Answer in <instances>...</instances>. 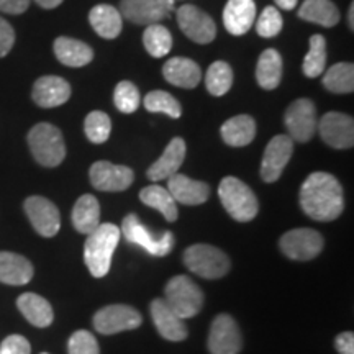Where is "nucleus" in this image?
Wrapping results in <instances>:
<instances>
[{
    "label": "nucleus",
    "instance_id": "31",
    "mask_svg": "<svg viewBox=\"0 0 354 354\" xmlns=\"http://www.w3.org/2000/svg\"><path fill=\"white\" fill-rule=\"evenodd\" d=\"M256 79L264 91H272L281 84L282 57L276 50L269 48L261 53L258 66H256Z\"/></svg>",
    "mask_w": 354,
    "mask_h": 354
},
{
    "label": "nucleus",
    "instance_id": "43",
    "mask_svg": "<svg viewBox=\"0 0 354 354\" xmlns=\"http://www.w3.org/2000/svg\"><path fill=\"white\" fill-rule=\"evenodd\" d=\"M15 43V32L7 20L0 17V57L7 56Z\"/></svg>",
    "mask_w": 354,
    "mask_h": 354
},
{
    "label": "nucleus",
    "instance_id": "5",
    "mask_svg": "<svg viewBox=\"0 0 354 354\" xmlns=\"http://www.w3.org/2000/svg\"><path fill=\"white\" fill-rule=\"evenodd\" d=\"M184 264L190 272L203 279H221L232 268L228 256L210 245L189 246L184 253Z\"/></svg>",
    "mask_w": 354,
    "mask_h": 354
},
{
    "label": "nucleus",
    "instance_id": "2",
    "mask_svg": "<svg viewBox=\"0 0 354 354\" xmlns=\"http://www.w3.org/2000/svg\"><path fill=\"white\" fill-rule=\"evenodd\" d=\"M120 236V228L113 223H100L94 232L87 234L84 243V261L92 276L97 279L107 276Z\"/></svg>",
    "mask_w": 354,
    "mask_h": 354
},
{
    "label": "nucleus",
    "instance_id": "3",
    "mask_svg": "<svg viewBox=\"0 0 354 354\" xmlns=\"http://www.w3.org/2000/svg\"><path fill=\"white\" fill-rule=\"evenodd\" d=\"M218 196L227 214L236 221L246 223L258 215L259 203L254 192L236 177L230 176L221 180Z\"/></svg>",
    "mask_w": 354,
    "mask_h": 354
},
{
    "label": "nucleus",
    "instance_id": "15",
    "mask_svg": "<svg viewBox=\"0 0 354 354\" xmlns=\"http://www.w3.org/2000/svg\"><path fill=\"white\" fill-rule=\"evenodd\" d=\"M322 140L335 149H348L354 145V122L346 113L328 112L318 122Z\"/></svg>",
    "mask_w": 354,
    "mask_h": 354
},
{
    "label": "nucleus",
    "instance_id": "13",
    "mask_svg": "<svg viewBox=\"0 0 354 354\" xmlns=\"http://www.w3.org/2000/svg\"><path fill=\"white\" fill-rule=\"evenodd\" d=\"M24 209L35 232L44 238L56 236L61 228V215L55 203L44 197L32 196L25 201Z\"/></svg>",
    "mask_w": 354,
    "mask_h": 354
},
{
    "label": "nucleus",
    "instance_id": "30",
    "mask_svg": "<svg viewBox=\"0 0 354 354\" xmlns=\"http://www.w3.org/2000/svg\"><path fill=\"white\" fill-rule=\"evenodd\" d=\"M299 17L325 28H331L339 21V12L331 0H305L299 8Z\"/></svg>",
    "mask_w": 354,
    "mask_h": 354
},
{
    "label": "nucleus",
    "instance_id": "39",
    "mask_svg": "<svg viewBox=\"0 0 354 354\" xmlns=\"http://www.w3.org/2000/svg\"><path fill=\"white\" fill-rule=\"evenodd\" d=\"M113 102H115V107L120 110L122 113L136 112L141 104L138 87L130 81L118 82V86L115 87V92H113Z\"/></svg>",
    "mask_w": 354,
    "mask_h": 354
},
{
    "label": "nucleus",
    "instance_id": "24",
    "mask_svg": "<svg viewBox=\"0 0 354 354\" xmlns=\"http://www.w3.org/2000/svg\"><path fill=\"white\" fill-rule=\"evenodd\" d=\"M33 264L25 256L0 251V282L8 286H25L33 279Z\"/></svg>",
    "mask_w": 354,
    "mask_h": 354
},
{
    "label": "nucleus",
    "instance_id": "36",
    "mask_svg": "<svg viewBox=\"0 0 354 354\" xmlns=\"http://www.w3.org/2000/svg\"><path fill=\"white\" fill-rule=\"evenodd\" d=\"M143 43L146 51L153 57H165L172 48V37L166 26L154 24L145 30Z\"/></svg>",
    "mask_w": 354,
    "mask_h": 354
},
{
    "label": "nucleus",
    "instance_id": "33",
    "mask_svg": "<svg viewBox=\"0 0 354 354\" xmlns=\"http://www.w3.org/2000/svg\"><path fill=\"white\" fill-rule=\"evenodd\" d=\"M323 86L333 94H351L354 91V66L351 63L333 64L323 76Z\"/></svg>",
    "mask_w": 354,
    "mask_h": 354
},
{
    "label": "nucleus",
    "instance_id": "11",
    "mask_svg": "<svg viewBox=\"0 0 354 354\" xmlns=\"http://www.w3.org/2000/svg\"><path fill=\"white\" fill-rule=\"evenodd\" d=\"M177 24L185 37L194 43L209 44L216 37V25L209 13H205L196 6H185L177 8Z\"/></svg>",
    "mask_w": 354,
    "mask_h": 354
},
{
    "label": "nucleus",
    "instance_id": "32",
    "mask_svg": "<svg viewBox=\"0 0 354 354\" xmlns=\"http://www.w3.org/2000/svg\"><path fill=\"white\" fill-rule=\"evenodd\" d=\"M140 198L145 205L151 207V209L158 210L159 214L167 221H176L179 218V210H177V203L172 196L169 194V190L161 187V185H148L140 192Z\"/></svg>",
    "mask_w": 354,
    "mask_h": 354
},
{
    "label": "nucleus",
    "instance_id": "42",
    "mask_svg": "<svg viewBox=\"0 0 354 354\" xmlns=\"http://www.w3.org/2000/svg\"><path fill=\"white\" fill-rule=\"evenodd\" d=\"M0 354H32V346L25 336L10 335L0 344Z\"/></svg>",
    "mask_w": 354,
    "mask_h": 354
},
{
    "label": "nucleus",
    "instance_id": "41",
    "mask_svg": "<svg viewBox=\"0 0 354 354\" xmlns=\"http://www.w3.org/2000/svg\"><path fill=\"white\" fill-rule=\"evenodd\" d=\"M68 351L69 354H100V348L91 331L77 330L69 338Z\"/></svg>",
    "mask_w": 354,
    "mask_h": 354
},
{
    "label": "nucleus",
    "instance_id": "23",
    "mask_svg": "<svg viewBox=\"0 0 354 354\" xmlns=\"http://www.w3.org/2000/svg\"><path fill=\"white\" fill-rule=\"evenodd\" d=\"M162 76L169 84L183 88H194L202 81V71L189 57H172L162 66Z\"/></svg>",
    "mask_w": 354,
    "mask_h": 354
},
{
    "label": "nucleus",
    "instance_id": "22",
    "mask_svg": "<svg viewBox=\"0 0 354 354\" xmlns=\"http://www.w3.org/2000/svg\"><path fill=\"white\" fill-rule=\"evenodd\" d=\"M185 141L183 138H172L171 143L167 145L165 153L161 154V158L158 159L154 165L149 166V169L146 174H148L149 179L153 183H159V180L169 179L172 174H176L177 171L183 166L185 159Z\"/></svg>",
    "mask_w": 354,
    "mask_h": 354
},
{
    "label": "nucleus",
    "instance_id": "26",
    "mask_svg": "<svg viewBox=\"0 0 354 354\" xmlns=\"http://www.w3.org/2000/svg\"><path fill=\"white\" fill-rule=\"evenodd\" d=\"M55 55L61 64L69 68H82L94 59V50L88 44L68 37L56 38Z\"/></svg>",
    "mask_w": 354,
    "mask_h": 354
},
{
    "label": "nucleus",
    "instance_id": "18",
    "mask_svg": "<svg viewBox=\"0 0 354 354\" xmlns=\"http://www.w3.org/2000/svg\"><path fill=\"white\" fill-rule=\"evenodd\" d=\"M151 318L159 335L167 342H184L187 338L189 330L183 318L166 304L165 299H154L149 307Z\"/></svg>",
    "mask_w": 354,
    "mask_h": 354
},
{
    "label": "nucleus",
    "instance_id": "12",
    "mask_svg": "<svg viewBox=\"0 0 354 354\" xmlns=\"http://www.w3.org/2000/svg\"><path fill=\"white\" fill-rule=\"evenodd\" d=\"M243 338L238 323L228 313H221L212 322L209 333V351L212 354H238Z\"/></svg>",
    "mask_w": 354,
    "mask_h": 354
},
{
    "label": "nucleus",
    "instance_id": "17",
    "mask_svg": "<svg viewBox=\"0 0 354 354\" xmlns=\"http://www.w3.org/2000/svg\"><path fill=\"white\" fill-rule=\"evenodd\" d=\"M171 0H122L120 15L135 25H154L169 17Z\"/></svg>",
    "mask_w": 354,
    "mask_h": 354
},
{
    "label": "nucleus",
    "instance_id": "45",
    "mask_svg": "<svg viewBox=\"0 0 354 354\" xmlns=\"http://www.w3.org/2000/svg\"><path fill=\"white\" fill-rule=\"evenodd\" d=\"M335 346L339 354H354V335L351 331H344L335 339Z\"/></svg>",
    "mask_w": 354,
    "mask_h": 354
},
{
    "label": "nucleus",
    "instance_id": "20",
    "mask_svg": "<svg viewBox=\"0 0 354 354\" xmlns=\"http://www.w3.org/2000/svg\"><path fill=\"white\" fill-rule=\"evenodd\" d=\"M167 190L176 202L184 203V205H201L210 197L209 184L194 180L179 172L167 179Z\"/></svg>",
    "mask_w": 354,
    "mask_h": 354
},
{
    "label": "nucleus",
    "instance_id": "1",
    "mask_svg": "<svg viewBox=\"0 0 354 354\" xmlns=\"http://www.w3.org/2000/svg\"><path fill=\"white\" fill-rule=\"evenodd\" d=\"M300 207L304 214L317 221H333L343 214V187L328 172H313L300 189Z\"/></svg>",
    "mask_w": 354,
    "mask_h": 354
},
{
    "label": "nucleus",
    "instance_id": "34",
    "mask_svg": "<svg viewBox=\"0 0 354 354\" xmlns=\"http://www.w3.org/2000/svg\"><path fill=\"white\" fill-rule=\"evenodd\" d=\"M325 64H326L325 37H322V35H313V37L310 38L308 53L307 56H305L304 64H302L304 74L310 79L320 77L323 71H325Z\"/></svg>",
    "mask_w": 354,
    "mask_h": 354
},
{
    "label": "nucleus",
    "instance_id": "38",
    "mask_svg": "<svg viewBox=\"0 0 354 354\" xmlns=\"http://www.w3.org/2000/svg\"><path fill=\"white\" fill-rule=\"evenodd\" d=\"M84 131H86L87 140L94 145H102L109 140L110 131H112V122L105 112H91L84 122Z\"/></svg>",
    "mask_w": 354,
    "mask_h": 354
},
{
    "label": "nucleus",
    "instance_id": "47",
    "mask_svg": "<svg viewBox=\"0 0 354 354\" xmlns=\"http://www.w3.org/2000/svg\"><path fill=\"white\" fill-rule=\"evenodd\" d=\"M35 2H37L39 7L48 8V10H50V8L59 7L61 3H63V0H35Z\"/></svg>",
    "mask_w": 354,
    "mask_h": 354
},
{
    "label": "nucleus",
    "instance_id": "6",
    "mask_svg": "<svg viewBox=\"0 0 354 354\" xmlns=\"http://www.w3.org/2000/svg\"><path fill=\"white\" fill-rule=\"evenodd\" d=\"M166 304L183 320L198 315L203 307V292L189 276H176L166 284Z\"/></svg>",
    "mask_w": 354,
    "mask_h": 354
},
{
    "label": "nucleus",
    "instance_id": "14",
    "mask_svg": "<svg viewBox=\"0 0 354 354\" xmlns=\"http://www.w3.org/2000/svg\"><path fill=\"white\" fill-rule=\"evenodd\" d=\"M294 153V141L287 135H277L266 146L261 161V177L264 183L272 184L284 172Z\"/></svg>",
    "mask_w": 354,
    "mask_h": 354
},
{
    "label": "nucleus",
    "instance_id": "7",
    "mask_svg": "<svg viewBox=\"0 0 354 354\" xmlns=\"http://www.w3.org/2000/svg\"><path fill=\"white\" fill-rule=\"evenodd\" d=\"M120 232L128 243L143 248L146 253L158 256V258L167 256L174 248V234L171 232L154 234L141 223L138 215L135 214L127 215L123 218Z\"/></svg>",
    "mask_w": 354,
    "mask_h": 354
},
{
    "label": "nucleus",
    "instance_id": "49",
    "mask_svg": "<svg viewBox=\"0 0 354 354\" xmlns=\"http://www.w3.org/2000/svg\"><path fill=\"white\" fill-rule=\"evenodd\" d=\"M41 354H48V353H41Z\"/></svg>",
    "mask_w": 354,
    "mask_h": 354
},
{
    "label": "nucleus",
    "instance_id": "37",
    "mask_svg": "<svg viewBox=\"0 0 354 354\" xmlns=\"http://www.w3.org/2000/svg\"><path fill=\"white\" fill-rule=\"evenodd\" d=\"M145 109L151 113H165L171 118H179L183 115V109L177 102L176 97H172L169 92L165 91H151L145 97L143 102Z\"/></svg>",
    "mask_w": 354,
    "mask_h": 354
},
{
    "label": "nucleus",
    "instance_id": "27",
    "mask_svg": "<svg viewBox=\"0 0 354 354\" xmlns=\"http://www.w3.org/2000/svg\"><path fill=\"white\" fill-rule=\"evenodd\" d=\"M88 21L100 38L115 39L122 33L123 19L120 12L112 6H107V3H100V6L92 8L88 13Z\"/></svg>",
    "mask_w": 354,
    "mask_h": 354
},
{
    "label": "nucleus",
    "instance_id": "4",
    "mask_svg": "<svg viewBox=\"0 0 354 354\" xmlns=\"http://www.w3.org/2000/svg\"><path fill=\"white\" fill-rule=\"evenodd\" d=\"M28 146L37 162L44 167L59 166L66 158L63 133L51 123L35 125L28 133Z\"/></svg>",
    "mask_w": 354,
    "mask_h": 354
},
{
    "label": "nucleus",
    "instance_id": "8",
    "mask_svg": "<svg viewBox=\"0 0 354 354\" xmlns=\"http://www.w3.org/2000/svg\"><path fill=\"white\" fill-rule=\"evenodd\" d=\"M284 123L289 138L297 143H307L317 133L318 120L315 104L308 99H297L287 107Z\"/></svg>",
    "mask_w": 354,
    "mask_h": 354
},
{
    "label": "nucleus",
    "instance_id": "29",
    "mask_svg": "<svg viewBox=\"0 0 354 354\" xmlns=\"http://www.w3.org/2000/svg\"><path fill=\"white\" fill-rule=\"evenodd\" d=\"M73 225L79 233L91 234L100 225V205L99 201L91 194L77 198L73 209Z\"/></svg>",
    "mask_w": 354,
    "mask_h": 354
},
{
    "label": "nucleus",
    "instance_id": "40",
    "mask_svg": "<svg viewBox=\"0 0 354 354\" xmlns=\"http://www.w3.org/2000/svg\"><path fill=\"white\" fill-rule=\"evenodd\" d=\"M282 25L284 21H282L281 12L276 7H266L256 24V32L261 38H274L281 33Z\"/></svg>",
    "mask_w": 354,
    "mask_h": 354
},
{
    "label": "nucleus",
    "instance_id": "10",
    "mask_svg": "<svg viewBox=\"0 0 354 354\" xmlns=\"http://www.w3.org/2000/svg\"><path fill=\"white\" fill-rule=\"evenodd\" d=\"M279 246L289 259L310 261L322 253L323 236L312 228L290 230L281 238Z\"/></svg>",
    "mask_w": 354,
    "mask_h": 354
},
{
    "label": "nucleus",
    "instance_id": "48",
    "mask_svg": "<svg viewBox=\"0 0 354 354\" xmlns=\"http://www.w3.org/2000/svg\"><path fill=\"white\" fill-rule=\"evenodd\" d=\"M348 24H349V30H354V3L349 6V12H348Z\"/></svg>",
    "mask_w": 354,
    "mask_h": 354
},
{
    "label": "nucleus",
    "instance_id": "35",
    "mask_svg": "<svg viewBox=\"0 0 354 354\" xmlns=\"http://www.w3.org/2000/svg\"><path fill=\"white\" fill-rule=\"evenodd\" d=\"M205 86L207 91L215 97L227 94L233 86V71L230 68V64L225 63V61L212 63L205 74Z\"/></svg>",
    "mask_w": 354,
    "mask_h": 354
},
{
    "label": "nucleus",
    "instance_id": "25",
    "mask_svg": "<svg viewBox=\"0 0 354 354\" xmlns=\"http://www.w3.org/2000/svg\"><path fill=\"white\" fill-rule=\"evenodd\" d=\"M17 307L21 315L38 328H46L55 320V312H53L50 302L38 294H32V292L21 294L17 299Z\"/></svg>",
    "mask_w": 354,
    "mask_h": 354
},
{
    "label": "nucleus",
    "instance_id": "16",
    "mask_svg": "<svg viewBox=\"0 0 354 354\" xmlns=\"http://www.w3.org/2000/svg\"><path fill=\"white\" fill-rule=\"evenodd\" d=\"M91 184L102 192H122L133 184L135 174L130 167L112 165L109 161H97L88 171Z\"/></svg>",
    "mask_w": 354,
    "mask_h": 354
},
{
    "label": "nucleus",
    "instance_id": "46",
    "mask_svg": "<svg viewBox=\"0 0 354 354\" xmlns=\"http://www.w3.org/2000/svg\"><path fill=\"white\" fill-rule=\"evenodd\" d=\"M274 2H276V6L279 8H282V10H294L299 0H274Z\"/></svg>",
    "mask_w": 354,
    "mask_h": 354
},
{
    "label": "nucleus",
    "instance_id": "9",
    "mask_svg": "<svg viewBox=\"0 0 354 354\" xmlns=\"http://www.w3.org/2000/svg\"><path fill=\"white\" fill-rule=\"evenodd\" d=\"M143 322L141 313L130 305H107L94 315V326L102 335H117L138 328Z\"/></svg>",
    "mask_w": 354,
    "mask_h": 354
},
{
    "label": "nucleus",
    "instance_id": "28",
    "mask_svg": "<svg viewBox=\"0 0 354 354\" xmlns=\"http://www.w3.org/2000/svg\"><path fill=\"white\" fill-rule=\"evenodd\" d=\"M221 138L228 146L243 148L248 146L256 136V122L250 115H236L221 125Z\"/></svg>",
    "mask_w": 354,
    "mask_h": 354
},
{
    "label": "nucleus",
    "instance_id": "44",
    "mask_svg": "<svg viewBox=\"0 0 354 354\" xmlns=\"http://www.w3.org/2000/svg\"><path fill=\"white\" fill-rule=\"evenodd\" d=\"M30 7V0H0V12L20 15Z\"/></svg>",
    "mask_w": 354,
    "mask_h": 354
},
{
    "label": "nucleus",
    "instance_id": "19",
    "mask_svg": "<svg viewBox=\"0 0 354 354\" xmlns=\"http://www.w3.org/2000/svg\"><path fill=\"white\" fill-rule=\"evenodd\" d=\"M32 97L38 107L55 109L69 100L71 86L63 77L43 76L33 84Z\"/></svg>",
    "mask_w": 354,
    "mask_h": 354
},
{
    "label": "nucleus",
    "instance_id": "21",
    "mask_svg": "<svg viewBox=\"0 0 354 354\" xmlns=\"http://www.w3.org/2000/svg\"><path fill=\"white\" fill-rule=\"evenodd\" d=\"M256 20L254 0H228L223 10V24L228 33L241 37L250 32Z\"/></svg>",
    "mask_w": 354,
    "mask_h": 354
}]
</instances>
